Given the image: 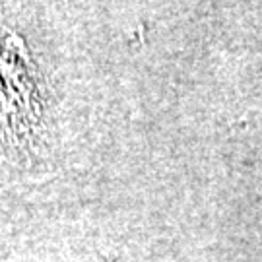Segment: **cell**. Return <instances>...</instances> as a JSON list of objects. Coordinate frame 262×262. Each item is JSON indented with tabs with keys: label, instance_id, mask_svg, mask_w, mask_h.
Masks as SVG:
<instances>
[{
	"label": "cell",
	"instance_id": "6da1fadb",
	"mask_svg": "<svg viewBox=\"0 0 262 262\" xmlns=\"http://www.w3.org/2000/svg\"><path fill=\"white\" fill-rule=\"evenodd\" d=\"M39 117L37 88L19 43L8 33L0 35V130L18 138Z\"/></svg>",
	"mask_w": 262,
	"mask_h": 262
}]
</instances>
